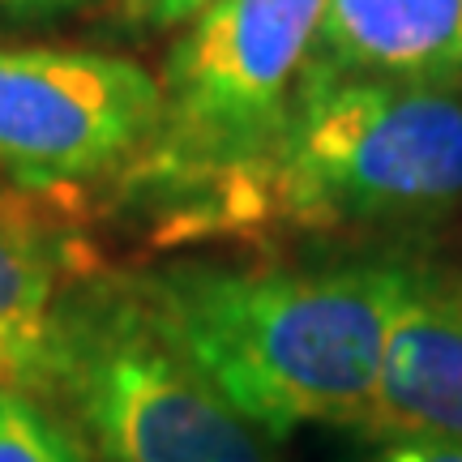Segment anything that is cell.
I'll use <instances>...</instances> for the list:
<instances>
[{
	"mask_svg": "<svg viewBox=\"0 0 462 462\" xmlns=\"http://www.w3.org/2000/svg\"><path fill=\"white\" fill-rule=\"evenodd\" d=\"M402 274L407 253L171 257L133 270L201 377L279 441L300 424L368 420Z\"/></svg>",
	"mask_w": 462,
	"mask_h": 462,
	"instance_id": "cell-1",
	"label": "cell"
},
{
	"mask_svg": "<svg viewBox=\"0 0 462 462\" xmlns=\"http://www.w3.org/2000/svg\"><path fill=\"white\" fill-rule=\"evenodd\" d=\"M326 0H215L171 43L159 125L120 176L171 236L265 223V167L304 86Z\"/></svg>",
	"mask_w": 462,
	"mask_h": 462,
	"instance_id": "cell-2",
	"label": "cell"
},
{
	"mask_svg": "<svg viewBox=\"0 0 462 462\" xmlns=\"http://www.w3.org/2000/svg\"><path fill=\"white\" fill-rule=\"evenodd\" d=\"M26 390L90 462H282L279 437L201 377L133 270L90 265L69 282Z\"/></svg>",
	"mask_w": 462,
	"mask_h": 462,
	"instance_id": "cell-3",
	"label": "cell"
},
{
	"mask_svg": "<svg viewBox=\"0 0 462 462\" xmlns=\"http://www.w3.org/2000/svg\"><path fill=\"white\" fill-rule=\"evenodd\" d=\"M462 206V86L338 78L304 86L265 167V223L420 227Z\"/></svg>",
	"mask_w": 462,
	"mask_h": 462,
	"instance_id": "cell-4",
	"label": "cell"
},
{
	"mask_svg": "<svg viewBox=\"0 0 462 462\" xmlns=\"http://www.w3.org/2000/svg\"><path fill=\"white\" fill-rule=\"evenodd\" d=\"M159 125V78L95 48L0 43V180L60 193L120 180Z\"/></svg>",
	"mask_w": 462,
	"mask_h": 462,
	"instance_id": "cell-5",
	"label": "cell"
},
{
	"mask_svg": "<svg viewBox=\"0 0 462 462\" xmlns=\"http://www.w3.org/2000/svg\"><path fill=\"white\" fill-rule=\"evenodd\" d=\"M368 441L462 446V270L407 253L385 330L377 394L360 424Z\"/></svg>",
	"mask_w": 462,
	"mask_h": 462,
	"instance_id": "cell-6",
	"label": "cell"
},
{
	"mask_svg": "<svg viewBox=\"0 0 462 462\" xmlns=\"http://www.w3.org/2000/svg\"><path fill=\"white\" fill-rule=\"evenodd\" d=\"M309 69L462 86V0H326Z\"/></svg>",
	"mask_w": 462,
	"mask_h": 462,
	"instance_id": "cell-7",
	"label": "cell"
},
{
	"mask_svg": "<svg viewBox=\"0 0 462 462\" xmlns=\"http://www.w3.org/2000/svg\"><path fill=\"white\" fill-rule=\"evenodd\" d=\"M43 193L0 180V385L26 390L48 343L56 300L90 257Z\"/></svg>",
	"mask_w": 462,
	"mask_h": 462,
	"instance_id": "cell-8",
	"label": "cell"
},
{
	"mask_svg": "<svg viewBox=\"0 0 462 462\" xmlns=\"http://www.w3.org/2000/svg\"><path fill=\"white\" fill-rule=\"evenodd\" d=\"M0 462H90L43 398L0 385Z\"/></svg>",
	"mask_w": 462,
	"mask_h": 462,
	"instance_id": "cell-9",
	"label": "cell"
},
{
	"mask_svg": "<svg viewBox=\"0 0 462 462\" xmlns=\"http://www.w3.org/2000/svg\"><path fill=\"white\" fill-rule=\"evenodd\" d=\"M215 0H120V17L137 26V31H176V26H189L201 9H210Z\"/></svg>",
	"mask_w": 462,
	"mask_h": 462,
	"instance_id": "cell-10",
	"label": "cell"
},
{
	"mask_svg": "<svg viewBox=\"0 0 462 462\" xmlns=\"http://www.w3.org/2000/svg\"><path fill=\"white\" fill-rule=\"evenodd\" d=\"M95 5V0H0V22L5 26H26V22H56Z\"/></svg>",
	"mask_w": 462,
	"mask_h": 462,
	"instance_id": "cell-11",
	"label": "cell"
},
{
	"mask_svg": "<svg viewBox=\"0 0 462 462\" xmlns=\"http://www.w3.org/2000/svg\"><path fill=\"white\" fill-rule=\"evenodd\" d=\"M368 462H462V446H446V441H377Z\"/></svg>",
	"mask_w": 462,
	"mask_h": 462,
	"instance_id": "cell-12",
	"label": "cell"
}]
</instances>
